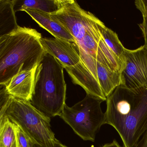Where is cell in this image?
I'll return each instance as SVG.
<instances>
[{"label": "cell", "mask_w": 147, "mask_h": 147, "mask_svg": "<svg viewBox=\"0 0 147 147\" xmlns=\"http://www.w3.org/2000/svg\"><path fill=\"white\" fill-rule=\"evenodd\" d=\"M18 125L5 116H0V147H18Z\"/></svg>", "instance_id": "5bb4252c"}, {"label": "cell", "mask_w": 147, "mask_h": 147, "mask_svg": "<svg viewBox=\"0 0 147 147\" xmlns=\"http://www.w3.org/2000/svg\"><path fill=\"white\" fill-rule=\"evenodd\" d=\"M34 147H45L43 146H41V145H39L38 144H35L34 145ZM54 147H69L67 146H66V145H64V144H62L60 141H58V142H57V143L55 144Z\"/></svg>", "instance_id": "44dd1931"}, {"label": "cell", "mask_w": 147, "mask_h": 147, "mask_svg": "<svg viewBox=\"0 0 147 147\" xmlns=\"http://www.w3.org/2000/svg\"><path fill=\"white\" fill-rule=\"evenodd\" d=\"M98 81L105 96L107 98L122 84L120 73L114 72L100 63H97Z\"/></svg>", "instance_id": "8fae6325"}, {"label": "cell", "mask_w": 147, "mask_h": 147, "mask_svg": "<svg viewBox=\"0 0 147 147\" xmlns=\"http://www.w3.org/2000/svg\"><path fill=\"white\" fill-rule=\"evenodd\" d=\"M15 13L13 0H0V37L18 28Z\"/></svg>", "instance_id": "7c38bea8"}, {"label": "cell", "mask_w": 147, "mask_h": 147, "mask_svg": "<svg viewBox=\"0 0 147 147\" xmlns=\"http://www.w3.org/2000/svg\"><path fill=\"white\" fill-rule=\"evenodd\" d=\"M135 5L142 14H147V0H136Z\"/></svg>", "instance_id": "ac0fdd59"}, {"label": "cell", "mask_w": 147, "mask_h": 147, "mask_svg": "<svg viewBox=\"0 0 147 147\" xmlns=\"http://www.w3.org/2000/svg\"><path fill=\"white\" fill-rule=\"evenodd\" d=\"M15 12L29 9L52 14L57 12L61 0H13Z\"/></svg>", "instance_id": "4fadbf2b"}, {"label": "cell", "mask_w": 147, "mask_h": 147, "mask_svg": "<svg viewBox=\"0 0 147 147\" xmlns=\"http://www.w3.org/2000/svg\"><path fill=\"white\" fill-rule=\"evenodd\" d=\"M101 36L109 49L123 63L125 48L121 43L117 33L105 26L101 30Z\"/></svg>", "instance_id": "9a60e30c"}, {"label": "cell", "mask_w": 147, "mask_h": 147, "mask_svg": "<svg viewBox=\"0 0 147 147\" xmlns=\"http://www.w3.org/2000/svg\"><path fill=\"white\" fill-rule=\"evenodd\" d=\"M40 42L48 54L54 57L63 67H73L80 61V56L74 43L59 38H42Z\"/></svg>", "instance_id": "ba28073f"}, {"label": "cell", "mask_w": 147, "mask_h": 147, "mask_svg": "<svg viewBox=\"0 0 147 147\" xmlns=\"http://www.w3.org/2000/svg\"><path fill=\"white\" fill-rule=\"evenodd\" d=\"M0 116H5L16 124L35 144L54 147L58 140L51 127V118L36 109L30 101L9 95L1 86Z\"/></svg>", "instance_id": "5b68a950"}, {"label": "cell", "mask_w": 147, "mask_h": 147, "mask_svg": "<svg viewBox=\"0 0 147 147\" xmlns=\"http://www.w3.org/2000/svg\"><path fill=\"white\" fill-rule=\"evenodd\" d=\"M103 100L87 94L71 107L65 105L59 117L84 141L94 142L96 135L106 124L105 113L101 109Z\"/></svg>", "instance_id": "8992f818"}, {"label": "cell", "mask_w": 147, "mask_h": 147, "mask_svg": "<svg viewBox=\"0 0 147 147\" xmlns=\"http://www.w3.org/2000/svg\"><path fill=\"white\" fill-rule=\"evenodd\" d=\"M142 16L143 21L142 24L139 25V26L142 32L144 38V45L147 49V14H143Z\"/></svg>", "instance_id": "e0dca14e"}, {"label": "cell", "mask_w": 147, "mask_h": 147, "mask_svg": "<svg viewBox=\"0 0 147 147\" xmlns=\"http://www.w3.org/2000/svg\"><path fill=\"white\" fill-rule=\"evenodd\" d=\"M17 136L18 147H34L35 142L18 125Z\"/></svg>", "instance_id": "2e32d148"}, {"label": "cell", "mask_w": 147, "mask_h": 147, "mask_svg": "<svg viewBox=\"0 0 147 147\" xmlns=\"http://www.w3.org/2000/svg\"><path fill=\"white\" fill-rule=\"evenodd\" d=\"M123 63L121 85L130 89L147 86V49L145 46L133 50L125 49Z\"/></svg>", "instance_id": "52a82bcc"}, {"label": "cell", "mask_w": 147, "mask_h": 147, "mask_svg": "<svg viewBox=\"0 0 147 147\" xmlns=\"http://www.w3.org/2000/svg\"><path fill=\"white\" fill-rule=\"evenodd\" d=\"M133 147H147V131Z\"/></svg>", "instance_id": "d6986e66"}, {"label": "cell", "mask_w": 147, "mask_h": 147, "mask_svg": "<svg viewBox=\"0 0 147 147\" xmlns=\"http://www.w3.org/2000/svg\"><path fill=\"white\" fill-rule=\"evenodd\" d=\"M50 15L73 36L80 56V63L98 81L97 53L104 23L74 0H61L60 10Z\"/></svg>", "instance_id": "7a4b0ae2"}, {"label": "cell", "mask_w": 147, "mask_h": 147, "mask_svg": "<svg viewBox=\"0 0 147 147\" xmlns=\"http://www.w3.org/2000/svg\"><path fill=\"white\" fill-rule=\"evenodd\" d=\"M102 147H122L119 145L116 140H113L112 142L111 143H107L103 145Z\"/></svg>", "instance_id": "ffe728a7"}, {"label": "cell", "mask_w": 147, "mask_h": 147, "mask_svg": "<svg viewBox=\"0 0 147 147\" xmlns=\"http://www.w3.org/2000/svg\"><path fill=\"white\" fill-rule=\"evenodd\" d=\"M106 124L112 126L124 147H133L147 131V86H118L107 98Z\"/></svg>", "instance_id": "6da1fadb"}, {"label": "cell", "mask_w": 147, "mask_h": 147, "mask_svg": "<svg viewBox=\"0 0 147 147\" xmlns=\"http://www.w3.org/2000/svg\"><path fill=\"white\" fill-rule=\"evenodd\" d=\"M39 65L32 69L22 71L13 76L5 86H3L6 92L15 98L30 101Z\"/></svg>", "instance_id": "9c48e42d"}, {"label": "cell", "mask_w": 147, "mask_h": 147, "mask_svg": "<svg viewBox=\"0 0 147 147\" xmlns=\"http://www.w3.org/2000/svg\"><path fill=\"white\" fill-rule=\"evenodd\" d=\"M64 69L56 58L47 53L39 65L30 101L36 109L50 118L60 116L66 105Z\"/></svg>", "instance_id": "277c9868"}, {"label": "cell", "mask_w": 147, "mask_h": 147, "mask_svg": "<svg viewBox=\"0 0 147 147\" xmlns=\"http://www.w3.org/2000/svg\"><path fill=\"white\" fill-rule=\"evenodd\" d=\"M40 26L49 32L55 38H59L76 44V40L69 32L57 20L53 19L50 14L32 9L23 10Z\"/></svg>", "instance_id": "30bf717a"}, {"label": "cell", "mask_w": 147, "mask_h": 147, "mask_svg": "<svg viewBox=\"0 0 147 147\" xmlns=\"http://www.w3.org/2000/svg\"><path fill=\"white\" fill-rule=\"evenodd\" d=\"M36 30L20 27L0 37V86L17 74L40 64L47 52Z\"/></svg>", "instance_id": "3957f363"}]
</instances>
